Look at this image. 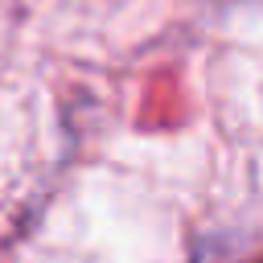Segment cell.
Returning a JSON list of instances; mask_svg holds the SVG:
<instances>
[]
</instances>
